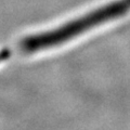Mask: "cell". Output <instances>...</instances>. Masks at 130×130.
Instances as JSON below:
<instances>
[{
  "instance_id": "1",
  "label": "cell",
  "mask_w": 130,
  "mask_h": 130,
  "mask_svg": "<svg viewBox=\"0 0 130 130\" xmlns=\"http://www.w3.org/2000/svg\"><path fill=\"white\" fill-rule=\"evenodd\" d=\"M130 11V0H117L103 6L90 13L64 24L53 30L31 36L23 39L20 43V50L24 53H31L41 49L51 48L72 39L81 32L91 29L99 24L111 21Z\"/></svg>"
}]
</instances>
